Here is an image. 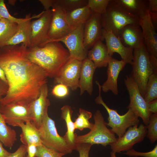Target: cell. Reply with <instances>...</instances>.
<instances>
[{
  "instance_id": "1",
  "label": "cell",
  "mask_w": 157,
  "mask_h": 157,
  "mask_svg": "<svg viewBox=\"0 0 157 157\" xmlns=\"http://www.w3.org/2000/svg\"><path fill=\"white\" fill-rule=\"evenodd\" d=\"M29 49L24 44L0 48V67L4 71L9 87L0 104L20 102L29 104L47 83V75L28 58Z\"/></svg>"
},
{
  "instance_id": "2",
  "label": "cell",
  "mask_w": 157,
  "mask_h": 157,
  "mask_svg": "<svg viewBox=\"0 0 157 157\" xmlns=\"http://www.w3.org/2000/svg\"><path fill=\"white\" fill-rule=\"evenodd\" d=\"M29 49L28 58L44 71L47 77H56L70 58L68 50L60 42H50Z\"/></svg>"
},
{
  "instance_id": "3",
  "label": "cell",
  "mask_w": 157,
  "mask_h": 157,
  "mask_svg": "<svg viewBox=\"0 0 157 157\" xmlns=\"http://www.w3.org/2000/svg\"><path fill=\"white\" fill-rule=\"evenodd\" d=\"M102 29L111 32L117 37L119 31L129 24L140 25V19L126 11L120 5L111 0L105 11L101 15Z\"/></svg>"
},
{
  "instance_id": "4",
  "label": "cell",
  "mask_w": 157,
  "mask_h": 157,
  "mask_svg": "<svg viewBox=\"0 0 157 157\" xmlns=\"http://www.w3.org/2000/svg\"><path fill=\"white\" fill-rule=\"evenodd\" d=\"M132 65V69L130 75L144 97L148 79L155 72L144 43L133 49Z\"/></svg>"
},
{
  "instance_id": "5",
  "label": "cell",
  "mask_w": 157,
  "mask_h": 157,
  "mask_svg": "<svg viewBox=\"0 0 157 157\" xmlns=\"http://www.w3.org/2000/svg\"><path fill=\"white\" fill-rule=\"evenodd\" d=\"M98 86L99 95L95 99L96 103L102 105L106 109L108 115V122L107 126L111 128V130L118 136L122 137L126 131L127 129L131 126L138 125L140 120L132 110L130 108L126 113L122 115H119L117 110L109 108L103 101L101 95V85L98 81H96Z\"/></svg>"
},
{
  "instance_id": "6",
  "label": "cell",
  "mask_w": 157,
  "mask_h": 157,
  "mask_svg": "<svg viewBox=\"0 0 157 157\" xmlns=\"http://www.w3.org/2000/svg\"><path fill=\"white\" fill-rule=\"evenodd\" d=\"M93 118L94 126L90 132L83 135H78L76 133V144L88 143L92 145L101 144L106 147L115 142L117 139L115 134L107 127L106 123L99 110L96 111Z\"/></svg>"
},
{
  "instance_id": "7",
  "label": "cell",
  "mask_w": 157,
  "mask_h": 157,
  "mask_svg": "<svg viewBox=\"0 0 157 157\" xmlns=\"http://www.w3.org/2000/svg\"><path fill=\"white\" fill-rule=\"evenodd\" d=\"M38 130L42 144L45 147L65 155L72 152L63 137L58 134L54 121L48 114Z\"/></svg>"
},
{
  "instance_id": "8",
  "label": "cell",
  "mask_w": 157,
  "mask_h": 157,
  "mask_svg": "<svg viewBox=\"0 0 157 157\" xmlns=\"http://www.w3.org/2000/svg\"><path fill=\"white\" fill-rule=\"evenodd\" d=\"M124 82L130 98V103L127 108L131 109L137 116L141 118L144 125L147 126L151 114L149 110L148 103L130 75L126 76Z\"/></svg>"
},
{
  "instance_id": "9",
  "label": "cell",
  "mask_w": 157,
  "mask_h": 157,
  "mask_svg": "<svg viewBox=\"0 0 157 157\" xmlns=\"http://www.w3.org/2000/svg\"><path fill=\"white\" fill-rule=\"evenodd\" d=\"M52 16L51 10L43 11L38 19L31 21L29 35V48L41 46L47 40Z\"/></svg>"
},
{
  "instance_id": "10",
  "label": "cell",
  "mask_w": 157,
  "mask_h": 157,
  "mask_svg": "<svg viewBox=\"0 0 157 157\" xmlns=\"http://www.w3.org/2000/svg\"><path fill=\"white\" fill-rule=\"evenodd\" d=\"M121 137L110 145L112 151L115 153L126 151L132 149L135 144L142 142L147 135V126L143 124L131 126Z\"/></svg>"
},
{
  "instance_id": "11",
  "label": "cell",
  "mask_w": 157,
  "mask_h": 157,
  "mask_svg": "<svg viewBox=\"0 0 157 157\" xmlns=\"http://www.w3.org/2000/svg\"><path fill=\"white\" fill-rule=\"evenodd\" d=\"M84 25L72 30L64 38L57 42L64 44L68 49L70 58L82 61L87 58L88 51L83 44Z\"/></svg>"
},
{
  "instance_id": "12",
  "label": "cell",
  "mask_w": 157,
  "mask_h": 157,
  "mask_svg": "<svg viewBox=\"0 0 157 157\" xmlns=\"http://www.w3.org/2000/svg\"><path fill=\"white\" fill-rule=\"evenodd\" d=\"M82 63V61L70 58L54 78V83L63 84L72 90H76L79 88Z\"/></svg>"
},
{
  "instance_id": "13",
  "label": "cell",
  "mask_w": 157,
  "mask_h": 157,
  "mask_svg": "<svg viewBox=\"0 0 157 157\" xmlns=\"http://www.w3.org/2000/svg\"><path fill=\"white\" fill-rule=\"evenodd\" d=\"M29 105L20 102H11L0 104V112L6 123L13 126L31 121Z\"/></svg>"
},
{
  "instance_id": "14",
  "label": "cell",
  "mask_w": 157,
  "mask_h": 157,
  "mask_svg": "<svg viewBox=\"0 0 157 157\" xmlns=\"http://www.w3.org/2000/svg\"><path fill=\"white\" fill-rule=\"evenodd\" d=\"M143 34L144 42L155 71H157V35L156 29L151 21L149 13L140 19V24Z\"/></svg>"
},
{
  "instance_id": "15",
  "label": "cell",
  "mask_w": 157,
  "mask_h": 157,
  "mask_svg": "<svg viewBox=\"0 0 157 157\" xmlns=\"http://www.w3.org/2000/svg\"><path fill=\"white\" fill-rule=\"evenodd\" d=\"M48 88L47 83L42 87L38 97L29 105L31 122L38 129L41 126L48 114L50 101L48 98Z\"/></svg>"
},
{
  "instance_id": "16",
  "label": "cell",
  "mask_w": 157,
  "mask_h": 157,
  "mask_svg": "<svg viewBox=\"0 0 157 157\" xmlns=\"http://www.w3.org/2000/svg\"><path fill=\"white\" fill-rule=\"evenodd\" d=\"M52 8V18L46 43L57 42L71 31L66 19V13L56 6H53Z\"/></svg>"
},
{
  "instance_id": "17",
  "label": "cell",
  "mask_w": 157,
  "mask_h": 157,
  "mask_svg": "<svg viewBox=\"0 0 157 157\" xmlns=\"http://www.w3.org/2000/svg\"><path fill=\"white\" fill-rule=\"evenodd\" d=\"M102 36L101 15L92 13L91 16L84 25L83 44L88 51L92 48Z\"/></svg>"
},
{
  "instance_id": "18",
  "label": "cell",
  "mask_w": 157,
  "mask_h": 157,
  "mask_svg": "<svg viewBox=\"0 0 157 157\" xmlns=\"http://www.w3.org/2000/svg\"><path fill=\"white\" fill-rule=\"evenodd\" d=\"M105 39L108 53L112 57L115 53L119 54L122 60L126 63L132 65L133 59V49L124 46L120 39L113 34L102 29L101 39Z\"/></svg>"
},
{
  "instance_id": "19",
  "label": "cell",
  "mask_w": 157,
  "mask_h": 157,
  "mask_svg": "<svg viewBox=\"0 0 157 157\" xmlns=\"http://www.w3.org/2000/svg\"><path fill=\"white\" fill-rule=\"evenodd\" d=\"M117 37L124 46L133 49L144 43L142 31L139 25L125 26L119 31Z\"/></svg>"
},
{
  "instance_id": "20",
  "label": "cell",
  "mask_w": 157,
  "mask_h": 157,
  "mask_svg": "<svg viewBox=\"0 0 157 157\" xmlns=\"http://www.w3.org/2000/svg\"><path fill=\"white\" fill-rule=\"evenodd\" d=\"M126 63L123 60H119L112 58L107 66V78L101 85V90L104 92L111 91L115 95H118L117 79L120 72Z\"/></svg>"
},
{
  "instance_id": "21",
  "label": "cell",
  "mask_w": 157,
  "mask_h": 157,
  "mask_svg": "<svg viewBox=\"0 0 157 157\" xmlns=\"http://www.w3.org/2000/svg\"><path fill=\"white\" fill-rule=\"evenodd\" d=\"M96 68L93 63L88 58L82 61L79 82L81 95L85 91L90 95H92L93 75Z\"/></svg>"
},
{
  "instance_id": "22",
  "label": "cell",
  "mask_w": 157,
  "mask_h": 157,
  "mask_svg": "<svg viewBox=\"0 0 157 157\" xmlns=\"http://www.w3.org/2000/svg\"><path fill=\"white\" fill-rule=\"evenodd\" d=\"M87 58L93 63L96 68H100L107 66L112 57L109 55L106 45L99 40L88 51Z\"/></svg>"
},
{
  "instance_id": "23",
  "label": "cell",
  "mask_w": 157,
  "mask_h": 157,
  "mask_svg": "<svg viewBox=\"0 0 157 157\" xmlns=\"http://www.w3.org/2000/svg\"><path fill=\"white\" fill-rule=\"evenodd\" d=\"M42 13L43 12L38 15H34L32 17H31L30 14L27 15H26V19L25 21L18 24L17 28L15 34L6 43L5 46L24 43L28 48L29 28L31 19L36 17L39 18L41 15Z\"/></svg>"
},
{
  "instance_id": "24",
  "label": "cell",
  "mask_w": 157,
  "mask_h": 157,
  "mask_svg": "<svg viewBox=\"0 0 157 157\" xmlns=\"http://www.w3.org/2000/svg\"><path fill=\"white\" fill-rule=\"evenodd\" d=\"M22 130L20 135L21 142L26 146L34 144L37 146L42 144L38 129L31 121L19 124Z\"/></svg>"
},
{
  "instance_id": "25",
  "label": "cell",
  "mask_w": 157,
  "mask_h": 157,
  "mask_svg": "<svg viewBox=\"0 0 157 157\" xmlns=\"http://www.w3.org/2000/svg\"><path fill=\"white\" fill-rule=\"evenodd\" d=\"M61 117L66 122L67 131L63 136L70 148L73 151L76 149V144L75 143L74 133L75 129L74 123L72 119L73 112L71 107L67 105L63 106L61 108Z\"/></svg>"
},
{
  "instance_id": "26",
  "label": "cell",
  "mask_w": 157,
  "mask_h": 157,
  "mask_svg": "<svg viewBox=\"0 0 157 157\" xmlns=\"http://www.w3.org/2000/svg\"><path fill=\"white\" fill-rule=\"evenodd\" d=\"M128 12L138 17L140 19L148 14V0H114Z\"/></svg>"
},
{
  "instance_id": "27",
  "label": "cell",
  "mask_w": 157,
  "mask_h": 157,
  "mask_svg": "<svg viewBox=\"0 0 157 157\" xmlns=\"http://www.w3.org/2000/svg\"><path fill=\"white\" fill-rule=\"evenodd\" d=\"M92 13L86 5L66 13V19L71 30L80 25H84Z\"/></svg>"
},
{
  "instance_id": "28",
  "label": "cell",
  "mask_w": 157,
  "mask_h": 157,
  "mask_svg": "<svg viewBox=\"0 0 157 157\" xmlns=\"http://www.w3.org/2000/svg\"><path fill=\"white\" fill-rule=\"evenodd\" d=\"M18 25L15 22L0 18V48L5 46L14 36L17 31Z\"/></svg>"
},
{
  "instance_id": "29",
  "label": "cell",
  "mask_w": 157,
  "mask_h": 157,
  "mask_svg": "<svg viewBox=\"0 0 157 157\" xmlns=\"http://www.w3.org/2000/svg\"><path fill=\"white\" fill-rule=\"evenodd\" d=\"M0 112V141L6 147L11 148L17 140L16 131L6 124Z\"/></svg>"
},
{
  "instance_id": "30",
  "label": "cell",
  "mask_w": 157,
  "mask_h": 157,
  "mask_svg": "<svg viewBox=\"0 0 157 157\" xmlns=\"http://www.w3.org/2000/svg\"><path fill=\"white\" fill-rule=\"evenodd\" d=\"M88 2L87 0H53V6L58 7L66 14L86 6Z\"/></svg>"
},
{
  "instance_id": "31",
  "label": "cell",
  "mask_w": 157,
  "mask_h": 157,
  "mask_svg": "<svg viewBox=\"0 0 157 157\" xmlns=\"http://www.w3.org/2000/svg\"><path fill=\"white\" fill-rule=\"evenodd\" d=\"M92 117V113L81 108L79 109V114L75 119L74 123L75 129L81 131L84 129L91 130L93 127L94 124L90 123L89 119Z\"/></svg>"
},
{
  "instance_id": "32",
  "label": "cell",
  "mask_w": 157,
  "mask_h": 157,
  "mask_svg": "<svg viewBox=\"0 0 157 157\" xmlns=\"http://www.w3.org/2000/svg\"><path fill=\"white\" fill-rule=\"evenodd\" d=\"M144 98L147 103L157 99V72H154L149 77Z\"/></svg>"
},
{
  "instance_id": "33",
  "label": "cell",
  "mask_w": 157,
  "mask_h": 157,
  "mask_svg": "<svg viewBox=\"0 0 157 157\" xmlns=\"http://www.w3.org/2000/svg\"><path fill=\"white\" fill-rule=\"evenodd\" d=\"M147 136L153 144L157 140V114L152 113L150 116L148 124L147 126Z\"/></svg>"
},
{
  "instance_id": "34",
  "label": "cell",
  "mask_w": 157,
  "mask_h": 157,
  "mask_svg": "<svg viewBox=\"0 0 157 157\" xmlns=\"http://www.w3.org/2000/svg\"><path fill=\"white\" fill-rule=\"evenodd\" d=\"M111 0H88L87 6L92 13L101 15L106 11Z\"/></svg>"
},
{
  "instance_id": "35",
  "label": "cell",
  "mask_w": 157,
  "mask_h": 157,
  "mask_svg": "<svg viewBox=\"0 0 157 157\" xmlns=\"http://www.w3.org/2000/svg\"><path fill=\"white\" fill-rule=\"evenodd\" d=\"M65 155L42 144L37 146L35 157H62Z\"/></svg>"
},
{
  "instance_id": "36",
  "label": "cell",
  "mask_w": 157,
  "mask_h": 157,
  "mask_svg": "<svg viewBox=\"0 0 157 157\" xmlns=\"http://www.w3.org/2000/svg\"><path fill=\"white\" fill-rule=\"evenodd\" d=\"M0 18H3L15 22L18 24L25 21L26 17L24 18L15 17L10 15L7 10L3 0H0Z\"/></svg>"
},
{
  "instance_id": "37",
  "label": "cell",
  "mask_w": 157,
  "mask_h": 157,
  "mask_svg": "<svg viewBox=\"0 0 157 157\" xmlns=\"http://www.w3.org/2000/svg\"><path fill=\"white\" fill-rule=\"evenodd\" d=\"M130 156L137 157L141 156L143 157H157V144L151 151L146 152L137 151L132 149L126 151L125 152L121 153Z\"/></svg>"
},
{
  "instance_id": "38",
  "label": "cell",
  "mask_w": 157,
  "mask_h": 157,
  "mask_svg": "<svg viewBox=\"0 0 157 157\" xmlns=\"http://www.w3.org/2000/svg\"><path fill=\"white\" fill-rule=\"evenodd\" d=\"M148 9L151 21L156 29L157 24V0H148Z\"/></svg>"
},
{
  "instance_id": "39",
  "label": "cell",
  "mask_w": 157,
  "mask_h": 157,
  "mask_svg": "<svg viewBox=\"0 0 157 157\" xmlns=\"http://www.w3.org/2000/svg\"><path fill=\"white\" fill-rule=\"evenodd\" d=\"M52 94L58 98H63L67 96L69 94L68 87L61 83L57 84L51 90Z\"/></svg>"
},
{
  "instance_id": "40",
  "label": "cell",
  "mask_w": 157,
  "mask_h": 157,
  "mask_svg": "<svg viewBox=\"0 0 157 157\" xmlns=\"http://www.w3.org/2000/svg\"><path fill=\"white\" fill-rule=\"evenodd\" d=\"M76 149L78 152L79 157H89V152L92 144L88 143L76 144Z\"/></svg>"
},
{
  "instance_id": "41",
  "label": "cell",
  "mask_w": 157,
  "mask_h": 157,
  "mask_svg": "<svg viewBox=\"0 0 157 157\" xmlns=\"http://www.w3.org/2000/svg\"><path fill=\"white\" fill-rule=\"evenodd\" d=\"M27 154L26 146L22 144L14 152L8 157H24Z\"/></svg>"
},
{
  "instance_id": "42",
  "label": "cell",
  "mask_w": 157,
  "mask_h": 157,
  "mask_svg": "<svg viewBox=\"0 0 157 157\" xmlns=\"http://www.w3.org/2000/svg\"><path fill=\"white\" fill-rule=\"evenodd\" d=\"M8 89V84L0 79V103L1 99L7 94Z\"/></svg>"
},
{
  "instance_id": "43",
  "label": "cell",
  "mask_w": 157,
  "mask_h": 157,
  "mask_svg": "<svg viewBox=\"0 0 157 157\" xmlns=\"http://www.w3.org/2000/svg\"><path fill=\"white\" fill-rule=\"evenodd\" d=\"M37 146L36 144H30L26 146V157H35Z\"/></svg>"
},
{
  "instance_id": "44",
  "label": "cell",
  "mask_w": 157,
  "mask_h": 157,
  "mask_svg": "<svg viewBox=\"0 0 157 157\" xmlns=\"http://www.w3.org/2000/svg\"><path fill=\"white\" fill-rule=\"evenodd\" d=\"M148 104L150 113L157 114V99L148 103Z\"/></svg>"
},
{
  "instance_id": "45",
  "label": "cell",
  "mask_w": 157,
  "mask_h": 157,
  "mask_svg": "<svg viewBox=\"0 0 157 157\" xmlns=\"http://www.w3.org/2000/svg\"><path fill=\"white\" fill-rule=\"evenodd\" d=\"M44 7L45 10H50V8L52 7L53 5V0H39Z\"/></svg>"
},
{
  "instance_id": "46",
  "label": "cell",
  "mask_w": 157,
  "mask_h": 157,
  "mask_svg": "<svg viewBox=\"0 0 157 157\" xmlns=\"http://www.w3.org/2000/svg\"><path fill=\"white\" fill-rule=\"evenodd\" d=\"M3 144V143L0 141V157H8L11 153L5 149Z\"/></svg>"
},
{
  "instance_id": "47",
  "label": "cell",
  "mask_w": 157,
  "mask_h": 157,
  "mask_svg": "<svg viewBox=\"0 0 157 157\" xmlns=\"http://www.w3.org/2000/svg\"><path fill=\"white\" fill-rule=\"evenodd\" d=\"M0 79L8 84L5 72L2 68L0 67Z\"/></svg>"
},
{
  "instance_id": "48",
  "label": "cell",
  "mask_w": 157,
  "mask_h": 157,
  "mask_svg": "<svg viewBox=\"0 0 157 157\" xmlns=\"http://www.w3.org/2000/svg\"><path fill=\"white\" fill-rule=\"evenodd\" d=\"M8 2L9 4L12 5L14 6L16 1V0H8Z\"/></svg>"
},
{
  "instance_id": "49",
  "label": "cell",
  "mask_w": 157,
  "mask_h": 157,
  "mask_svg": "<svg viewBox=\"0 0 157 157\" xmlns=\"http://www.w3.org/2000/svg\"><path fill=\"white\" fill-rule=\"evenodd\" d=\"M110 157H116V153L111 151L110 153Z\"/></svg>"
},
{
  "instance_id": "50",
  "label": "cell",
  "mask_w": 157,
  "mask_h": 157,
  "mask_svg": "<svg viewBox=\"0 0 157 157\" xmlns=\"http://www.w3.org/2000/svg\"><path fill=\"white\" fill-rule=\"evenodd\" d=\"M24 157H26V155H25Z\"/></svg>"
}]
</instances>
